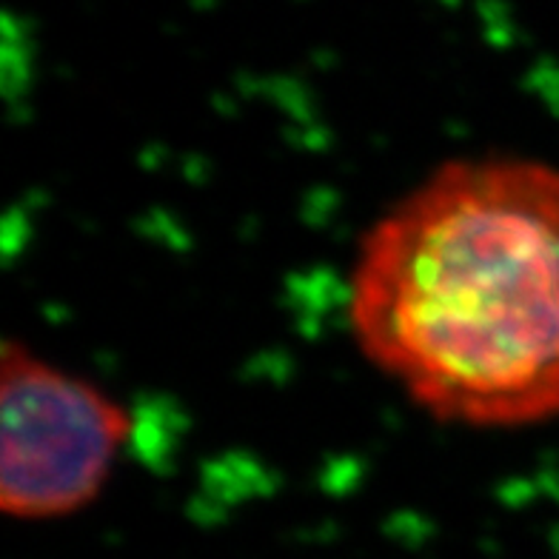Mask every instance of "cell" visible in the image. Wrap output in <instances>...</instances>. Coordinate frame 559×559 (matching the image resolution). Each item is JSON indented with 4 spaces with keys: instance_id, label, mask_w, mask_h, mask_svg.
I'll use <instances>...</instances> for the list:
<instances>
[{
    "instance_id": "obj_1",
    "label": "cell",
    "mask_w": 559,
    "mask_h": 559,
    "mask_svg": "<svg viewBox=\"0 0 559 559\" xmlns=\"http://www.w3.org/2000/svg\"><path fill=\"white\" fill-rule=\"evenodd\" d=\"M348 325L440 423L559 419V169L491 155L419 180L362 237Z\"/></svg>"
},
{
    "instance_id": "obj_2",
    "label": "cell",
    "mask_w": 559,
    "mask_h": 559,
    "mask_svg": "<svg viewBox=\"0 0 559 559\" xmlns=\"http://www.w3.org/2000/svg\"><path fill=\"white\" fill-rule=\"evenodd\" d=\"M132 435L123 405L83 377L7 340L0 354V506L55 520L104 491Z\"/></svg>"
}]
</instances>
